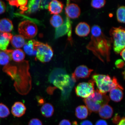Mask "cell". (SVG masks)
Segmentation results:
<instances>
[{"instance_id": "6da1fadb", "label": "cell", "mask_w": 125, "mask_h": 125, "mask_svg": "<svg viewBox=\"0 0 125 125\" xmlns=\"http://www.w3.org/2000/svg\"><path fill=\"white\" fill-rule=\"evenodd\" d=\"M91 34V40L87 48L102 62L103 57L109 62L112 43L111 39L106 37L100 27L96 25L92 27Z\"/></svg>"}, {"instance_id": "7a4b0ae2", "label": "cell", "mask_w": 125, "mask_h": 125, "mask_svg": "<svg viewBox=\"0 0 125 125\" xmlns=\"http://www.w3.org/2000/svg\"><path fill=\"white\" fill-rule=\"evenodd\" d=\"M52 72L50 76V82L61 90L62 99L65 100L69 97L75 82L64 70L57 68Z\"/></svg>"}, {"instance_id": "3957f363", "label": "cell", "mask_w": 125, "mask_h": 125, "mask_svg": "<svg viewBox=\"0 0 125 125\" xmlns=\"http://www.w3.org/2000/svg\"><path fill=\"white\" fill-rule=\"evenodd\" d=\"M92 77L94 82L96 83L98 90L101 93L104 94H106L107 92L116 87L123 89L115 77L112 79L108 75L95 74Z\"/></svg>"}, {"instance_id": "277c9868", "label": "cell", "mask_w": 125, "mask_h": 125, "mask_svg": "<svg viewBox=\"0 0 125 125\" xmlns=\"http://www.w3.org/2000/svg\"><path fill=\"white\" fill-rule=\"evenodd\" d=\"M109 100L108 96L96 89L93 94L84 98L83 101L90 113L92 112H98L103 106L108 104Z\"/></svg>"}, {"instance_id": "5b68a950", "label": "cell", "mask_w": 125, "mask_h": 125, "mask_svg": "<svg viewBox=\"0 0 125 125\" xmlns=\"http://www.w3.org/2000/svg\"><path fill=\"white\" fill-rule=\"evenodd\" d=\"M114 51L119 54L125 49V31L124 28L113 27L109 32Z\"/></svg>"}, {"instance_id": "8992f818", "label": "cell", "mask_w": 125, "mask_h": 125, "mask_svg": "<svg viewBox=\"0 0 125 125\" xmlns=\"http://www.w3.org/2000/svg\"><path fill=\"white\" fill-rule=\"evenodd\" d=\"M34 48L37 51L36 57L41 62L45 63L50 61L53 55L51 47L47 44L33 40Z\"/></svg>"}, {"instance_id": "52a82bcc", "label": "cell", "mask_w": 125, "mask_h": 125, "mask_svg": "<svg viewBox=\"0 0 125 125\" xmlns=\"http://www.w3.org/2000/svg\"><path fill=\"white\" fill-rule=\"evenodd\" d=\"M18 30L20 35L27 39H32L35 37L38 31L35 23L29 20L20 23L19 25Z\"/></svg>"}, {"instance_id": "ba28073f", "label": "cell", "mask_w": 125, "mask_h": 125, "mask_svg": "<svg viewBox=\"0 0 125 125\" xmlns=\"http://www.w3.org/2000/svg\"><path fill=\"white\" fill-rule=\"evenodd\" d=\"M94 83L93 80H91L88 82L80 83L75 89L76 95L85 98L89 97L94 93Z\"/></svg>"}, {"instance_id": "9c48e42d", "label": "cell", "mask_w": 125, "mask_h": 125, "mask_svg": "<svg viewBox=\"0 0 125 125\" xmlns=\"http://www.w3.org/2000/svg\"><path fill=\"white\" fill-rule=\"evenodd\" d=\"M93 70L89 68L85 65H81L77 67L71 77L73 80L76 82L78 80L82 78H87L89 77Z\"/></svg>"}, {"instance_id": "30bf717a", "label": "cell", "mask_w": 125, "mask_h": 125, "mask_svg": "<svg viewBox=\"0 0 125 125\" xmlns=\"http://www.w3.org/2000/svg\"><path fill=\"white\" fill-rule=\"evenodd\" d=\"M68 33V37L71 38L72 35V27L69 18L67 17L62 25L57 28L55 32L56 38H57Z\"/></svg>"}, {"instance_id": "8fae6325", "label": "cell", "mask_w": 125, "mask_h": 125, "mask_svg": "<svg viewBox=\"0 0 125 125\" xmlns=\"http://www.w3.org/2000/svg\"><path fill=\"white\" fill-rule=\"evenodd\" d=\"M65 12L68 18L74 19L78 18L80 15L81 10L77 4L73 3L70 4L68 1Z\"/></svg>"}, {"instance_id": "7c38bea8", "label": "cell", "mask_w": 125, "mask_h": 125, "mask_svg": "<svg viewBox=\"0 0 125 125\" xmlns=\"http://www.w3.org/2000/svg\"><path fill=\"white\" fill-rule=\"evenodd\" d=\"M26 107L23 103L20 102H15L12 105L11 112L14 116L17 117L22 116L25 113Z\"/></svg>"}, {"instance_id": "4fadbf2b", "label": "cell", "mask_w": 125, "mask_h": 125, "mask_svg": "<svg viewBox=\"0 0 125 125\" xmlns=\"http://www.w3.org/2000/svg\"><path fill=\"white\" fill-rule=\"evenodd\" d=\"M90 31L89 25L85 22H81L78 23L75 30L76 35L81 37L86 36L90 33Z\"/></svg>"}, {"instance_id": "5bb4252c", "label": "cell", "mask_w": 125, "mask_h": 125, "mask_svg": "<svg viewBox=\"0 0 125 125\" xmlns=\"http://www.w3.org/2000/svg\"><path fill=\"white\" fill-rule=\"evenodd\" d=\"M63 7V4L60 1L53 0L50 2L48 9L51 14L57 15L62 12Z\"/></svg>"}, {"instance_id": "9a60e30c", "label": "cell", "mask_w": 125, "mask_h": 125, "mask_svg": "<svg viewBox=\"0 0 125 125\" xmlns=\"http://www.w3.org/2000/svg\"><path fill=\"white\" fill-rule=\"evenodd\" d=\"M12 35L9 33L0 32V49L3 51L7 50Z\"/></svg>"}, {"instance_id": "2e32d148", "label": "cell", "mask_w": 125, "mask_h": 125, "mask_svg": "<svg viewBox=\"0 0 125 125\" xmlns=\"http://www.w3.org/2000/svg\"><path fill=\"white\" fill-rule=\"evenodd\" d=\"M98 112L101 118L107 119L111 118L113 115V110L111 106L106 104L103 106Z\"/></svg>"}, {"instance_id": "e0dca14e", "label": "cell", "mask_w": 125, "mask_h": 125, "mask_svg": "<svg viewBox=\"0 0 125 125\" xmlns=\"http://www.w3.org/2000/svg\"><path fill=\"white\" fill-rule=\"evenodd\" d=\"M13 29V24L10 20L4 18L0 20V32L9 33L11 32Z\"/></svg>"}, {"instance_id": "ac0fdd59", "label": "cell", "mask_w": 125, "mask_h": 125, "mask_svg": "<svg viewBox=\"0 0 125 125\" xmlns=\"http://www.w3.org/2000/svg\"><path fill=\"white\" fill-rule=\"evenodd\" d=\"M122 89L118 87L112 89L110 91L109 96L112 100L115 102H119L123 99V93Z\"/></svg>"}, {"instance_id": "d6986e66", "label": "cell", "mask_w": 125, "mask_h": 125, "mask_svg": "<svg viewBox=\"0 0 125 125\" xmlns=\"http://www.w3.org/2000/svg\"><path fill=\"white\" fill-rule=\"evenodd\" d=\"M12 50H6L0 51V65H7L11 60V53Z\"/></svg>"}, {"instance_id": "ffe728a7", "label": "cell", "mask_w": 125, "mask_h": 125, "mask_svg": "<svg viewBox=\"0 0 125 125\" xmlns=\"http://www.w3.org/2000/svg\"><path fill=\"white\" fill-rule=\"evenodd\" d=\"M54 112L53 106L50 103L43 104L41 108L42 115L46 118H50L52 116Z\"/></svg>"}, {"instance_id": "44dd1931", "label": "cell", "mask_w": 125, "mask_h": 125, "mask_svg": "<svg viewBox=\"0 0 125 125\" xmlns=\"http://www.w3.org/2000/svg\"><path fill=\"white\" fill-rule=\"evenodd\" d=\"M89 113L90 112L88 109L84 105L78 106L75 110L76 116L80 119H84L86 118L88 116Z\"/></svg>"}, {"instance_id": "7402d4cb", "label": "cell", "mask_w": 125, "mask_h": 125, "mask_svg": "<svg viewBox=\"0 0 125 125\" xmlns=\"http://www.w3.org/2000/svg\"><path fill=\"white\" fill-rule=\"evenodd\" d=\"M12 46L16 48H21L25 44L24 38L21 35H15L12 37L11 40Z\"/></svg>"}, {"instance_id": "603a6c76", "label": "cell", "mask_w": 125, "mask_h": 125, "mask_svg": "<svg viewBox=\"0 0 125 125\" xmlns=\"http://www.w3.org/2000/svg\"><path fill=\"white\" fill-rule=\"evenodd\" d=\"M25 57V54L22 50L17 49L12 50L11 53L12 59L15 62H22L24 60Z\"/></svg>"}, {"instance_id": "cb8c5ba5", "label": "cell", "mask_w": 125, "mask_h": 125, "mask_svg": "<svg viewBox=\"0 0 125 125\" xmlns=\"http://www.w3.org/2000/svg\"><path fill=\"white\" fill-rule=\"evenodd\" d=\"M41 0H31L28 2L27 12L29 13H34L40 9Z\"/></svg>"}, {"instance_id": "d4e9b609", "label": "cell", "mask_w": 125, "mask_h": 125, "mask_svg": "<svg viewBox=\"0 0 125 125\" xmlns=\"http://www.w3.org/2000/svg\"><path fill=\"white\" fill-rule=\"evenodd\" d=\"M23 49L25 52L28 55H36L37 51L34 48L33 40H30L25 44Z\"/></svg>"}, {"instance_id": "484cf974", "label": "cell", "mask_w": 125, "mask_h": 125, "mask_svg": "<svg viewBox=\"0 0 125 125\" xmlns=\"http://www.w3.org/2000/svg\"><path fill=\"white\" fill-rule=\"evenodd\" d=\"M8 1L11 5L15 6L18 8L20 7V9L23 12L27 10V7H26L28 2V1L26 0H9Z\"/></svg>"}, {"instance_id": "4316f807", "label": "cell", "mask_w": 125, "mask_h": 125, "mask_svg": "<svg viewBox=\"0 0 125 125\" xmlns=\"http://www.w3.org/2000/svg\"><path fill=\"white\" fill-rule=\"evenodd\" d=\"M51 24L53 27L58 28L62 25L64 21L62 17L59 15H54L50 20Z\"/></svg>"}, {"instance_id": "83f0119b", "label": "cell", "mask_w": 125, "mask_h": 125, "mask_svg": "<svg viewBox=\"0 0 125 125\" xmlns=\"http://www.w3.org/2000/svg\"><path fill=\"white\" fill-rule=\"evenodd\" d=\"M125 8L124 6L120 7L117 9L116 15L117 20L121 23H125Z\"/></svg>"}, {"instance_id": "f1b7e54d", "label": "cell", "mask_w": 125, "mask_h": 125, "mask_svg": "<svg viewBox=\"0 0 125 125\" xmlns=\"http://www.w3.org/2000/svg\"><path fill=\"white\" fill-rule=\"evenodd\" d=\"M9 109L2 103H0V118H6L10 115Z\"/></svg>"}, {"instance_id": "f546056e", "label": "cell", "mask_w": 125, "mask_h": 125, "mask_svg": "<svg viewBox=\"0 0 125 125\" xmlns=\"http://www.w3.org/2000/svg\"><path fill=\"white\" fill-rule=\"evenodd\" d=\"M105 3L104 0H93L91 1V5L93 8L99 9L104 7Z\"/></svg>"}, {"instance_id": "4dcf8cb0", "label": "cell", "mask_w": 125, "mask_h": 125, "mask_svg": "<svg viewBox=\"0 0 125 125\" xmlns=\"http://www.w3.org/2000/svg\"><path fill=\"white\" fill-rule=\"evenodd\" d=\"M51 1L48 0H41L40 8L42 9H48V6Z\"/></svg>"}, {"instance_id": "1f68e13d", "label": "cell", "mask_w": 125, "mask_h": 125, "mask_svg": "<svg viewBox=\"0 0 125 125\" xmlns=\"http://www.w3.org/2000/svg\"><path fill=\"white\" fill-rule=\"evenodd\" d=\"M28 125H43L40 120L37 118H33L29 122Z\"/></svg>"}, {"instance_id": "d6a6232c", "label": "cell", "mask_w": 125, "mask_h": 125, "mask_svg": "<svg viewBox=\"0 0 125 125\" xmlns=\"http://www.w3.org/2000/svg\"><path fill=\"white\" fill-rule=\"evenodd\" d=\"M115 65L117 68H122L124 66V62L122 59H118L115 62Z\"/></svg>"}, {"instance_id": "836d02e7", "label": "cell", "mask_w": 125, "mask_h": 125, "mask_svg": "<svg viewBox=\"0 0 125 125\" xmlns=\"http://www.w3.org/2000/svg\"><path fill=\"white\" fill-rule=\"evenodd\" d=\"M6 6L3 1H0V14L4 13L5 12Z\"/></svg>"}, {"instance_id": "e575fe53", "label": "cell", "mask_w": 125, "mask_h": 125, "mask_svg": "<svg viewBox=\"0 0 125 125\" xmlns=\"http://www.w3.org/2000/svg\"><path fill=\"white\" fill-rule=\"evenodd\" d=\"M121 119V117L118 114H115V116L112 119L113 123L115 124H118L119 122Z\"/></svg>"}, {"instance_id": "d590c367", "label": "cell", "mask_w": 125, "mask_h": 125, "mask_svg": "<svg viewBox=\"0 0 125 125\" xmlns=\"http://www.w3.org/2000/svg\"><path fill=\"white\" fill-rule=\"evenodd\" d=\"M59 125H72L71 123L69 120L63 119L60 122Z\"/></svg>"}, {"instance_id": "8d00e7d4", "label": "cell", "mask_w": 125, "mask_h": 125, "mask_svg": "<svg viewBox=\"0 0 125 125\" xmlns=\"http://www.w3.org/2000/svg\"><path fill=\"white\" fill-rule=\"evenodd\" d=\"M95 125H108L107 122L103 120H100L96 122Z\"/></svg>"}, {"instance_id": "74e56055", "label": "cell", "mask_w": 125, "mask_h": 125, "mask_svg": "<svg viewBox=\"0 0 125 125\" xmlns=\"http://www.w3.org/2000/svg\"><path fill=\"white\" fill-rule=\"evenodd\" d=\"M80 125H93L91 122L88 120L83 121L80 123Z\"/></svg>"}, {"instance_id": "f35d334b", "label": "cell", "mask_w": 125, "mask_h": 125, "mask_svg": "<svg viewBox=\"0 0 125 125\" xmlns=\"http://www.w3.org/2000/svg\"><path fill=\"white\" fill-rule=\"evenodd\" d=\"M117 125H125V120L124 117L121 119V121Z\"/></svg>"}, {"instance_id": "ab89813d", "label": "cell", "mask_w": 125, "mask_h": 125, "mask_svg": "<svg viewBox=\"0 0 125 125\" xmlns=\"http://www.w3.org/2000/svg\"><path fill=\"white\" fill-rule=\"evenodd\" d=\"M125 49H123V51H122L121 52H120V55L123 58V60H125Z\"/></svg>"}, {"instance_id": "60d3db41", "label": "cell", "mask_w": 125, "mask_h": 125, "mask_svg": "<svg viewBox=\"0 0 125 125\" xmlns=\"http://www.w3.org/2000/svg\"><path fill=\"white\" fill-rule=\"evenodd\" d=\"M72 125H79L78 124V123L77 121H73L72 123Z\"/></svg>"}, {"instance_id": "b9f144b4", "label": "cell", "mask_w": 125, "mask_h": 125, "mask_svg": "<svg viewBox=\"0 0 125 125\" xmlns=\"http://www.w3.org/2000/svg\"><path fill=\"white\" fill-rule=\"evenodd\" d=\"M0 96H1V94H0Z\"/></svg>"}]
</instances>
